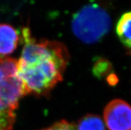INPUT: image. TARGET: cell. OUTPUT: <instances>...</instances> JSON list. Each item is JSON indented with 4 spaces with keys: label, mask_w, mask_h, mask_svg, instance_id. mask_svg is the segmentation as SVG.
Here are the masks:
<instances>
[{
    "label": "cell",
    "mask_w": 131,
    "mask_h": 130,
    "mask_svg": "<svg viewBox=\"0 0 131 130\" xmlns=\"http://www.w3.org/2000/svg\"><path fill=\"white\" fill-rule=\"evenodd\" d=\"M75 126L77 130H105L103 120L98 115L93 114L82 117Z\"/></svg>",
    "instance_id": "52a82bcc"
},
{
    "label": "cell",
    "mask_w": 131,
    "mask_h": 130,
    "mask_svg": "<svg viewBox=\"0 0 131 130\" xmlns=\"http://www.w3.org/2000/svg\"><path fill=\"white\" fill-rule=\"evenodd\" d=\"M24 96L25 92L18 84L0 74V130L13 129L15 112Z\"/></svg>",
    "instance_id": "3957f363"
},
{
    "label": "cell",
    "mask_w": 131,
    "mask_h": 130,
    "mask_svg": "<svg viewBox=\"0 0 131 130\" xmlns=\"http://www.w3.org/2000/svg\"><path fill=\"white\" fill-rule=\"evenodd\" d=\"M24 45L17 61V72L27 94H47L63 79L69 54L63 43L37 40L28 27L22 30Z\"/></svg>",
    "instance_id": "6da1fadb"
},
{
    "label": "cell",
    "mask_w": 131,
    "mask_h": 130,
    "mask_svg": "<svg viewBox=\"0 0 131 130\" xmlns=\"http://www.w3.org/2000/svg\"><path fill=\"white\" fill-rule=\"evenodd\" d=\"M112 65L107 60L100 59L94 67L95 73L97 76H104L111 70Z\"/></svg>",
    "instance_id": "ba28073f"
},
{
    "label": "cell",
    "mask_w": 131,
    "mask_h": 130,
    "mask_svg": "<svg viewBox=\"0 0 131 130\" xmlns=\"http://www.w3.org/2000/svg\"><path fill=\"white\" fill-rule=\"evenodd\" d=\"M19 41L18 32L12 25L0 23V55L4 56L16 49Z\"/></svg>",
    "instance_id": "5b68a950"
},
{
    "label": "cell",
    "mask_w": 131,
    "mask_h": 130,
    "mask_svg": "<svg viewBox=\"0 0 131 130\" xmlns=\"http://www.w3.org/2000/svg\"><path fill=\"white\" fill-rule=\"evenodd\" d=\"M111 24V18L106 10L96 3H91L83 7L74 15L71 28L81 41L94 43L108 33Z\"/></svg>",
    "instance_id": "7a4b0ae2"
},
{
    "label": "cell",
    "mask_w": 131,
    "mask_h": 130,
    "mask_svg": "<svg viewBox=\"0 0 131 130\" xmlns=\"http://www.w3.org/2000/svg\"><path fill=\"white\" fill-rule=\"evenodd\" d=\"M116 33L123 44L131 49V11L124 13L116 25Z\"/></svg>",
    "instance_id": "8992f818"
},
{
    "label": "cell",
    "mask_w": 131,
    "mask_h": 130,
    "mask_svg": "<svg viewBox=\"0 0 131 130\" xmlns=\"http://www.w3.org/2000/svg\"><path fill=\"white\" fill-rule=\"evenodd\" d=\"M104 120L109 130H131V106L122 100H113L104 110Z\"/></svg>",
    "instance_id": "277c9868"
},
{
    "label": "cell",
    "mask_w": 131,
    "mask_h": 130,
    "mask_svg": "<svg viewBox=\"0 0 131 130\" xmlns=\"http://www.w3.org/2000/svg\"><path fill=\"white\" fill-rule=\"evenodd\" d=\"M42 130H77V128L73 124H70L67 121L62 120Z\"/></svg>",
    "instance_id": "9c48e42d"
},
{
    "label": "cell",
    "mask_w": 131,
    "mask_h": 130,
    "mask_svg": "<svg viewBox=\"0 0 131 130\" xmlns=\"http://www.w3.org/2000/svg\"><path fill=\"white\" fill-rule=\"evenodd\" d=\"M108 81L111 85H115L118 82V78L115 74H112L108 77Z\"/></svg>",
    "instance_id": "30bf717a"
}]
</instances>
